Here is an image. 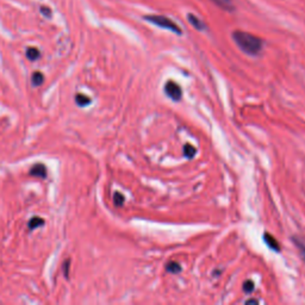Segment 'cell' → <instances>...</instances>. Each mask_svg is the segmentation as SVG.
<instances>
[{
    "label": "cell",
    "instance_id": "cell-10",
    "mask_svg": "<svg viewBox=\"0 0 305 305\" xmlns=\"http://www.w3.org/2000/svg\"><path fill=\"white\" fill-rule=\"evenodd\" d=\"M44 82V75L43 73L41 72H35L31 75V85L34 86V87H38V86H41Z\"/></svg>",
    "mask_w": 305,
    "mask_h": 305
},
{
    "label": "cell",
    "instance_id": "cell-8",
    "mask_svg": "<svg viewBox=\"0 0 305 305\" xmlns=\"http://www.w3.org/2000/svg\"><path fill=\"white\" fill-rule=\"evenodd\" d=\"M44 223H46V222H44L42 217H37V216H35V217H32L31 220L29 221L28 228H29V230H30V232H32V230L37 229V228L43 227Z\"/></svg>",
    "mask_w": 305,
    "mask_h": 305
},
{
    "label": "cell",
    "instance_id": "cell-15",
    "mask_svg": "<svg viewBox=\"0 0 305 305\" xmlns=\"http://www.w3.org/2000/svg\"><path fill=\"white\" fill-rule=\"evenodd\" d=\"M293 241H295L296 245H297V247H298L299 253H301V255H302V259H303L304 261H305V245L302 244V242L299 241V240H297V239H293Z\"/></svg>",
    "mask_w": 305,
    "mask_h": 305
},
{
    "label": "cell",
    "instance_id": "cell-7",
    "mask_svg": "<svg viewBox=\"0 0 305 305\" xmlns=\"http://www.w3.org/2000/svg\"><path fill=\"white\" fill-rule=\"evenodd\" d=\"M91 102H92L91 98L85 96V94H82V93L75 94V103H76V105L80 106V108H85V106L90 105Z\"/></svg>",
    "mask_w": 305,
    "mask_h": 305
},
{
    "label": "cell",
    "instance_id": "cell-16",
    "mask_svg": "<svg viewBox=\"0 0 305 305\" xmlns=\"http://www.w3.org/2000/svg\"><path fill=\"white\" fill-rule=\"evenodd\" d=\"M244 290L245 293H250L254 291V283L251 280H247L244 284Z\"/></svg>",
    "mask_w": 305,
    "mask_h": 305
},
{
    "label": "cell",
    "instance_id": "cell-3",
    "mask_svg": "<svg viewBox=\"0 0 305 305\" xmlns=\"http://www.w3.org/2000/svg\"><path fill=\"white\" fill-rule=\"evenodd\" d=\"M165 92L172 100H174V102H178V100L182 99V96H183L182 88H180V86L178 85L177 82L172 81V80L166 82Z\"/></svg>",
    "mask_w": 305,
    "mask_h": 305
},
{
    "label": "cell",
    "instance_id": "cell-1",
    "mask_svg": "<svg viewBox=\"0 0 305 305\" xmlns=\"http://www.w3.org/2000/svg\"><path fill=\"white\" fill-rule=\"evenodd\" d=\"M232 36L233 40L235 41L236 46L247 55L256 56L261 53L263 42L261 38L255 36V35L245 31L236 30L233 32Z\"/></svg>",
    "mask_w": 305,
    "mask_h": 305
},
{
    "label": "cell",
    "instance_id": "cell-5",
    "mask_svg": "<svg viewBox=\"0 0 305 305\" xmlns=\"http://www.w3.org/2000/svg\"><path fill=\"white\" fill-rule=\"evenodd\" d=\"M29 174H30L31 177H36V178H41V179H44V178L47 177V167L43 164H36L30 168Z\"/></svg>",
    "mask_w": 305,
    "mask_h": 305
},
{
    "label": "cell",
    "instance_id": "cell-11",
    "mask_svg": "<svg viewBox=\"0 0 305 305\" xmlns=\"http://www.w3.org/2000/svg\"><path fill=\"white\" fill-rule=\"evenodd\" d=\"M214 1L217 6L223 8V10H226V11L234 10V5H233L232 0H214Z\"/></svg>",
    "mask_w": 305,
    "mask_h": 305
},
{
    "label": "cell",
    "instance_id": "cell-17",
    "mask_svg": "<svg viewBox=\"0 0 305 305\" xmlns=\"http://www.w3.org/2000/svg\"><path fill=\"white\" fill-rule=\"evenodd\" d=\"M69 263H70V260H67V261H64L63 263V274L66 279L69 278Z\"/></svg>",
    "mask_w": 305,
    "mask_h": 305
},
{
    "label": "cell",
    "instance_id": "cell-2",
    "mask_svg": "<svg viewBox=\"0 0 305 305\" xmlns=\"http://www.w3.org/2000/svg\"><path fill=\"white\" fill-rule=\"evenodd\" d=\"M144 20H147L150 24L159 26L161 29H166V30H170L173 34L177 35H183V30L179 25L177 24L174 20L166 16H161V14H148V16L143 17Z\"/></svg>",
    "mask_w": 305,
    "mask_h": 305
},
{
    "label": "cell",
    "instance_id": "cell-12",
    "mask_svg": "<svg viewBox=\"0 0 305 305\" xmlns=\"http://www.w3.org/2000/svg\"><path fill=\"white\" fill-rule=\"evenodd\" d=\"M166 271L170 272L172 274H177L179 273L180 271H182V267H180V265L176 261H171L168 262L167 265H166Z\"/></svg>",
    "mask_w": 305,
    "mask_h": 305
},
{
    "label": "cell",
    "instance_id": "cell-14",
    "mask_svg": "<svg viewBox=\"0 0 305 305\" xmlns=\"http://www.w3.org/2000/svg\"><path fill=\"white\" fill-rule=\"evenodd\" d=\"M114 203L116 206H122L124 204V195L122 193H120V192H115Z\"/></svg>",
    "mask_w": 305,
    "mask_h": 305
},
{
    "label": "cell",
    "instance_id": "cell-9",
    "mask_svg": "<svg viewBox=\"0 0 305 305\" xmlns=\"http://www.w3.org/2000/svg\"><path fill=\"white\" fill-rule=\"evenodd\" d=\"M25 55H26V59H28L29 61L34 62V61H37L38 59H40L41 53H40V50H38L37 48H35V47H29V48L26 49Z\"/></svg>",
    "mask_w": 305,
    "mask_h": 305
},
{
    "label": "cell",
    "instance_id": "cell-19",
    "mask_svg": "<svg viewBox=\"0 0 305 305\" xmlns=\"http://www.w3.org/2000/svg\"><path fill=\"white\" fill-rule=\"evenodd\" d=\"M245 304H259V301H256V299H249V301H245Z\"/></svg>",
    "mask_w": 305,
    "mask_h": 305
},
{
    "label": "cell",
    "instance_id": "cell-6",
    "mask_svg": "<svg viewBox=\"0 0 305 305\" xmlns=\"http://www.w3.org/2000/svg\"><path fill=\"white\" fill-rule=\"evenodd\" d=\"M263 240H265V244H267V247L269 248V249H272V250H274V251H279L280 250L279 244H278L277 240H275L272 235H269V234L265 233V235H263Z\"/></svg>",
    "mask_w": 305,
    "mask_h": 305
},
{
    "label": "cell",
    "instance_id": "cell-4",
    "mask_svg": "<svg viewBox=\"0 0 305 305\" xmlns=\"http://www.w3.org/2000/svg\"><path fill=\"white\" fill-rule=\"evenodd\" d=\"M187 19L189 22V24L193 26L194 29H197L198 31H204L206 30V24L201 20L199 17H197L193 13H188L187 14Z\"/></svg>",
    "mask_w": 305,
    "mask_h": 305
},
{
    "label": "cell",
    "instance_id": "cell-13",
    "mask_svg": "<svg viewBox=\"0 0 305 305\" xmlns=\"http://www.w3.org/2000/svg\"><path fill=\"white\" fill-rule=\"evenodd\" d=\"M195 153H197V150H195V148L193 146H191V144H186V146L183 147V154H185V156L187 159L193 158Z\"/></svg>",
    "mask_w": 305,
    "mask_h": 305
},
{
    "label": "cell",
    "instance_id": "cell-18",
    "mask_svg": "<svg viewBox=\"0 0 305 305\" xmlns=\"http://www.w3.org/2000/svg\"><path fill=\"white\" fill-rule=\"evenodd\" d=\"M40 11H41V13H42L44 17H52V10H50L49 7L42 6V7L40 8Z\"/></svg>",
    "mask_w": 305,
    "mask_h": 305
}]
</instances>
